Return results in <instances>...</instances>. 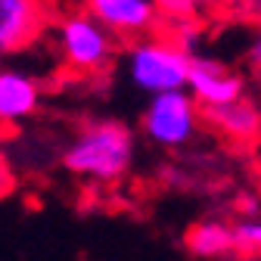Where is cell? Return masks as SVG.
Instances as JSON below:
<instances>
[{
    "label": "cell",
    "mask_w": 261,
    "mask_h": 261,
    "mask_svg": "<svg viewBox=\"0 0 261 261\" xmlns=\"http://www.w3.org/2000/svg\"><path fill=\"white\" fill-rule=\"evenodd\" d=\"M137 159V137L118 118H96L75 130L62 149V168L78 180L118 184L130 174Z\"/></svg>",
    "instance_id": "cell-1"
},
{
    "label": "cell",
    "mask_w": 261,
    "mask_h": 261,
    "mask_svg": "<svg viewBox=\"0 0 261 261\" xmlns=\"http://www.w3.org/2000/svg\"><path fill=\"white\" fill-rule=\"evenodd\" d=\"M121 53L124 62V78L134 84L140 93H165V90H184L187 72L193 53L180 47L168 31H152V35L127 41Z\"/></svg>",
    "instance_id": "cell-2"
},
{
    "label": "cell",
    "mask_w": 261,
    "mask_h": 261,
    "mask_svg": "<svg viewBox=\"0 0 261 261\" xmlns=\"http://www.w3.org/2000/svg\"><path fill=\"white\" fill-rule=\"evenodd\" d=\"M53 38V53L72 75H103L118 59L121 44L84 10L62 13L47 25Z\"/></svg>",
    "instance_id": "cell-3"
},
{
    "label": "cell",
    "mask_w": 261,
    "mask_h": 261,
    "mask_svg": "<svg viewBox=\"0 0 261 261\" xmlns=\"http://www.w3.org/2000/svg\"><path fill=\"white\" fill-rule=\"evenodd\" d=\"M205 118L199 103L187 90H165L152 93L140 115L143 137L159 149H184L199 137Z\"/></svg>",
    "instance_id": "cell-4"
},
{
    "label": "cell",
    "mask_w": 261,
    "mask_h": 261,
    "mask_svg": "<svg viewBox=\"0 0 261 261\" xmlns=\"http://www.w3.org/2000/svg\"><path fill=\"white\" fill-rule=\"evenodd\" d=\"M184 90L199 103L202 112L215 109V106H227V103H233L249 93L246 78L237 69H230L227 62L212 59V56H193Z\"/></svg>",
    "instance_id": "cell-5"
},
{
    "label": "cell",
    "mask_w": 261,
    "mask_h": 261,
    "mask_svg": "<svg viewBox=\"0 0 261 261\" xmlns=\"http://www.w3.org/2000/svg\"><path fill=\"white\" fill-rule=\"evenodd\" d=\"M84 13H90L118 44H127L162 28L152 0H84Z\"/></svg>",
    "instance_id": "cell-6"
},
{
    "label": "cell",
    "mask_w": 261,
    "mask_h": 261,
    "mask_svg": "<svg viewBox=\"0 0 261 261\" xmlns=\"http://www.w3.org/2000/svg\"><path fill=\"white\" fill-rule=\"evenodd\" d=\"M50 10L44 0H0V59H10L44 38Z\"/></svg>",
    "instance_id": "cell-7"
},
{
    "label": "cell",
    "mask_w": 261,
    "mask_h": 261,
    "mask_svg": "<svg viewBox=\"0 0 261 261\" xmlns=\"http://www.w3.org/2000/svg\"><path fill=\"white\" fill-rule=\"evenodd\" d=\"M41 109V81L16 65H0V127H19Z\"/></svg>",
    "instance_id": "cell-8"
},
{
    "label": "cell",
    "mask_w": 261,
    "mask_h": 261,
    "mask_svg": "<svg viewBox=\"0 0 261 261\" xmlns=\"http://www.w3.org/2000/svg\"><path fill=\"white\" fill-rule=\"evenodd\" d=\"M205 124H212L224 140H230L237 146H249L258 140V130H261V109L252 96H240V100L227 103V106H215L202 112Z\"/></svg>",
    "instance_id": "cell-9"
},
{
    "label": "cell",
    "mask_w": 261,
    "mask_h": 261,
    "mask_svg": "<svg viewBox=\"0 0 261 261\" xmlns=\"http://www.w3.org/2000/svg\"><path fill=\"white\" fill-rule=\"evenodd\" d=\"M162 25L202 22L208 16H255L261 0H152Z\"/></svg>",
    "instance_id": "cell-10"
},
{
    "label": "cell",
    "mask_w": 261,
    "mask_h": 261,
    "mask_svg": "<svg viewBox=\"0 0 261 261\" xmlns=\"http://www.w3.org/2000/svg\"><path fill=\"white\" fill-rule=\"evenodd\" d=\"M184 246L190 255L202 261H233V233H230V218H199L187 227Z\"/></svg>",
    "instance_id": "cell-11"
},
{
    "label": "cell",
    "mask_w": 261,
    "mask_h": 261,
    "mask_svg": "<svg viewBox=\"0 0 261 261\" xmlns=\"http://www.w3.org/2000/svg\"><path fill=\"white\" fill-rule=\"evenodd\" d=\"M230 233H233V261H255L261 255V218L258 212H243L230 218Z\"/></svg>",
    "instance_id": "cell-12"
},
{
    "label": "cell",
    "mask_w": 261,
    "mask_h": 261,
    "mask_svg": "<svg viewBox=\"0 0 261 261\" xmlns=\"http://www.w3.org/2000/svg\"><path fill=\"white\" fill-rule=\"evenodd\" d=\"M16 187V174H13V165H10V159L4 152V146H0V199Z\"/></svg>",
    "instance_id": "cell-13"
}]
</instances>
